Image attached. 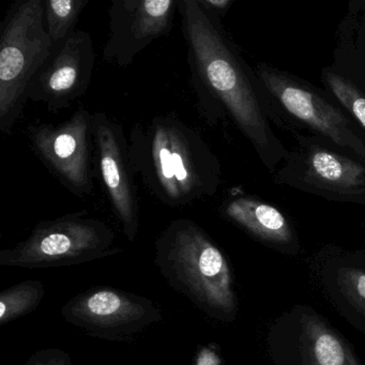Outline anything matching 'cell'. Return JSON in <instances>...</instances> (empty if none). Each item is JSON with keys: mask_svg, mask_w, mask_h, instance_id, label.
Here are the masks:
<instances>
[{"mask_svg": "<svg viewBox=\"0 0 365 365\" xmlns=\"http://www.w3.org/2000/svg\"><path fill=\"white\" fill-rule=\"evenodd\" d=\"M178 10L200 114L215 123V113L227 110L262 161L274 164L283 155V147L271 131L257 87L224 33L221 19L202 9L196 0H180Z\"/></svg>", "mask_w": 365, "mask_h": 365, "instance_id": "obj_1", "label": "cell"}, {"mask_svg": "<svg viewBox=\"0 0 365 365\" xmlns=\"http://www.w3.org/2000/svg\"><path fill=\"white\" fill-rule=\"evenodd\" d=\"M128 153L134 175L160 202L185 207L212 197L221 183V164L204 138L176 114L136 123Z\"/></svg>", "mask_w": 365, "mask_h": 365, "instance_id": "obj_2", "label": "cell"}, {"mask_svg": "<svg viewBox=\"0 0 365 365\" xmlns=\"http://www.w3.org/2000/svg\"><path fill=\"white\" fill-rule=\"evenodd\" d=\"M155 266L168 285L211 318L234 319L237 299L223 252L202 226L177 219L155 242Z\"/></svg>", "mask_w": 365, "mask_h": 365, "instance_id": "obj_3", "label": "cell"}, {"mask_svg": "<svg viewBox=\"0 0 365 365\" xmlns=\"http://www.w3.org/2000/svg\"><path fill=\"white\" fill-rule=\"evenodd\" d=\"M46 0H18L1 25L0 132L10 135L26 106L34 76L52 54L46 26Z\"/></svg>", "mask_w": 365, "mask_h": 365, "instance_id": "obj_4", "label": "cell"}, {"mask_svg": "<svg viewBox=\"0 0 365 365\" xmlns=\"http://www.w3.org/2000/svg\"><path fill=\"white\" fill-rule=\"evenodd\" d=\"M114 230L86 211L40 222L29 238L0 251V266L48 269L95 262L121 253Z\"/></svg>", "mask_w": 365, "mask_h": 365, "instance_id": "obj_5", "label": "cell"}, {"mask_svg": "<svg viewBox=\"0 0 365 365\" xmlns=\"http://www.w3.org/2000/svg\"><path fill=\"white\" fill-rule=\"evenodd\" d=\"M61 313L68 324L88 336L113 341H133L163 319L150 299L112 286H93L76 294Z\"/></svg>", "mask_w": 365, "mask_h": 365, "instance_id": "obj_6", "label": "cell"}, {"mask_svg": "<svg viewBox=\"0 0 365 365\" xmlns=\"http://www.w3.org/2000/svg\"><path fill=\"white\" fill-rule=\"evenodd\" d=\"M93 113L84 108L76 110L59 125L38 123L27 129L36 155L48 172L78 198H88L93 193Z\"/></svg>", "mask_w": 365, "mask_h": 365, "instance_id": "obj_7", "label": "cell"}, {"mask_svg": "<svg viewBox=\"0 0 365 365\" xmlns=\"http://www.w3.org/2000/svg\"><path fill=\"white\" fill-rule=\"evenodd\" d=\"M95 67L93 39L88 33L78 29L54 46L52 54L29 84L27 101L46 104L50 113L70 108L86 95Z\"/></svg>", "mask_w": 365, "mask_h": 365, "instance_id": "obj_8", "label": "cell"}, {"mask_svg": "<svg viewBox=\"0 0 365 365\" xmlns=\"http://www.w3.org/2000/svg\"><path fill=\"white\" fill-rule=\"evenodd\" d=\"M93 118L102 183L125 238L134 242L140 230V205L125 131L106 113H93Z\"/></svg>", "mask_w": 365, "mask_h": 365, "instance_id": "obj_9", "label": "cell"}, {"mask_svg": "<svg viewBox=\"0 0 365 365\" xmlns=\"http://www.w3.org/2000/svg\"><path fill=\"white\" fill-rule=\"evenodd\" d=\"M178 0H114L104 61L125 68L153 41L173 29Z\"/></svg>", "mask_w": 365, "mask_h": 365, "instance_id": "obj_10", "label": "cell"}, {"mask_svg": "<svg viewBox=\"0 0 365 365\" xmlns=\"http://www.w3.org/2000/svg\"><path fill=\"white\" fill-rule=\"evenodd\" d=\"M258 76L264 87L288 113L339 146L365 158L364 143L354 131L349 119L334 106L281 72L266 69L262 66L258 69Z\"/></svg>", "mask_w": 365, "mask_h": 365, "instance_id": "obj_11", "label": "cell"}, {"mask_svg": "<svg viewBox=\"0 0 365 365\" xmlns=\"http://www.w3.org/2000/svg\"><path fill=\"white\" fill-rule=\"evenodd\" d=\"M305 177L315 187L341 195H358L365 190V168L362 164L319 147L309 150Z\"/></svg>", "mask_w": 365, "mask_h": 365, "instance_id": "obj_12", "label": "cell"}, {"mask_svg": "<svg viewBox=\"0 0 365 365\" xmlns=\"http://www.w3.org/2000/svg\"><path fill=\"white\" fill-rule=\"evenodd\" d=\"M224 215L254 236L286 243L292 235L284 215L270 205L249 197H237L224 205Z\"/></svg>", "mask_w": 365, "mask_h": 365, "instance_id": "obj_13", "label": "cell"}, {"mask_svg": "<svg viewBox=\"0 0 365 365\" xmlns=\"http://www.w3.org/2000/svg\"><path fill=\"white\" fill-rule=\"evenodd\" d=\"M302 324L307 365H359L343 339L318 318L305 316Z\"/></svg>", "mask_w": 365, "mask_h": 365, "instance_id": "obj_14", "label": "cell"}, {"mask_svg": "<svg viewBox=\"0 0 365 365\" xmlns=\"http://www.w3.org/2000/svg\"><path fill=\"white\" fill-rule=\"evenodd\" d=\"M46 296L43 283L27 279L0 292V326L33 313Z\"/></svg>", "mask_w": 365, "mask_h": 365, "instance_id": "obj_15", "label": "cell"}, {"mask_svg": "<svg viewBox=\"0 0 365 365\" xmlns=\"http://www.w3.org/2000/svg\"><path fill=\"white\" fill-rule=\"evenodd\" d=\"M89 0H46V26L53 44L61 43L76 33L78 19Z\"/></svg>", "mask_w": 365, "mask_h": 365, "instance_id": "obj_16", "label": "cell"}, {"mask_svg": "<svg viewBox=\"0 0 365 365\" xmlns=\"http://www.w3.org/2000/svg\"><path fill=\"white\" fill-rule=\"evenodd\" d=\"M324 80L334 97L365 129V96L349 81L332 72H324Z\"/></svg>", "mask_w": 365, "mask_h": 365, "instance_id": "obj_17", "label": "cell"}, {"mask_svg": "<svg viewBox=\"0 0 365 365\" xmlns=\"http://www.w3.org/2000/svg\"><path fill=\"white\" fill-rule=\"evenodd\" d=\"M339 282L346 297L365 314V273L360 270L343 269L339 272Z\"/></svg>", "mask_w": 365, "mask_h": 365, "instance_id": "obj_18", "label": "cell"}, {"mask_svg": "<svg viewBox=\"0 0 365 365\" xmlns=\"http://www.w3.org/2000/svg\"><path fill=\"white\" fill-rule=\"evenodd\" d=\"M24 365H73L71 356L59 348H46L35 352Z\"/></svg>", "mask_w": 365, "mask_h": 365, "instance_id": "obj_19", "label": "cell"}, {"mask_svg": "<svg viewBox=\"0 0 365 365\" xmlns=\"http://www.w3.org/2000/svg\"><path fill=\"white\" fill-rule=\"evenodd\" d=\"M193 365H223L220 346L217 344L202 346L194 356Z\"/></svg>", "mask_w": 365, "mask_h": 365, "instance_id": "obj_20", "label": "cell"}, {"mask_svg": "<svg viewBox=\"0 0 365 365\" xmlns=\"http://www.w3.org/2000/svg\"><path fill=\"white\" fill-rule=\"evenodd\" d=\"M196 1L202 9L206 10L212 16H217L219 19H221L224 12L228 9L230 4H232L230 0H196Z\"/></svg>", "mask_w": 365, "mask_h": 365, "instance_id": "obj_21", "label": "cell"}]
</instances>
